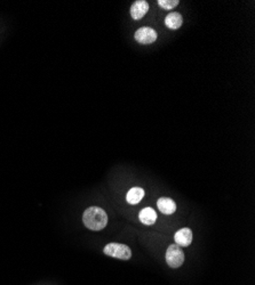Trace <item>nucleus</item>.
<instances>
[{
	"label": "nucleus",
	"instance_id": "obj_11",
	"mask_svg": "<svg viewBox=\"0 0 255 285\" xmlns=\"http://www.w3.org/2000/svg\"><path fill=\"white\" fill-rule=\"evenodd\" d=\"M157 4L164 9H173L180 4V1L179 0H158Z\"/></svg>",
	"mask_w": 255,
	"mask_h": 285
},
{
	"label": "nucleus",
	"instance_id": "obj_7",
	"mask_svg": "<svg viewBox=\"0 0 255 285\" xmlns=\"http://www.w3.org/2000/svg\"><path fill=\"white\" fill-rule=\"evenodd\" d=\"M157 206H158L160 212L164 215H172L176 211L175 202L169 198H160L157 201Z\"/></svg>",
	"mask_w": 255,
	"mask_h": 285
},
{
	"label": "nucleus",
	"instance_id": "obj_6",
	"mask_svg": "<svg viewBox=\"0 0 255 285\" xmlns=\"http://www.w3.org/2000/svg\"><path fill=\"white\" fill-rule=\"evenodd\" d=\"M175 244L179 247H189L192 243V232L190 228H181L180 231L175 233L174 235Z\"/></svg>",
	"mask_w": 255,
	"mask_h": 285
},
{
	"label": "nucleus",
	"instance_id": "obj_5",
	"mask_svg": "<svg viewBox=\"0 0 255 285\" xmlns=\"http://www.w3.org/2000/svg\"><path fill=\"white\" fill-rule=\"evenodd\" d=\"M148 11H149L148 1H146V0H137V1H135L132 5L129 13L133 19L139 21V19L145 17Z\"/></svg>",
	"mask_w": 255,
	"mask_h": 285
},
{
	"label": "nucleus",
	"instance_id": "obj_8",
	"mask_svg": "<svg viewBox=\"0 0 255 285\" xmlns=\"http://www.w3.org/2000/svg\"><path fill=\"white\" fill-rule=\"evenodd\" d=\"M182 23L183 17L180 13H169V14L165 17V25L168 29H171V30H178V29L181 28Z\"/></svg>",
	"mask_w": 255,
	"mask_h": 285
},
{
	"label": "nucleus",
	"instance_id": "obj_2",
	"mask_svg": "<svg viewBox=\"0 0 255 285\" xmlns=\"http://www.w3.org/2000/svg\"><path fill=\"white\" fill-rule=\"evenodd\" d=\"M103 252L109 257L120 259V260H129L132 258V250L129 247L122 243L107 244L103 249Z\"/></svg>",
	"mask_w": 255,
	"mask_h": 285
},
{
	"label": "nucleus",
	"instance_id": "obj_1",
	"mask_svg": "<svg viewBox=\"0 0 255 285\" xmlns=\"http://www.w3.org/2000/svg\"><path fill=\"white\" fill-rule=\"evenodd\" d=\"M83 221L91 231H102L108 224V215L100 206H90L84 212Z\"/></svg>",
	"mask_w": 255,
	"mask_h": 285
},
{
	"label": "nucleus",
	"instance_id": "obj_10",
	"mask_svg": "<svg viewBox=\"0 0 255 285\" xmlns=\"http://www.w3.org/2000/svg\"><path fill=\"white\" fill-rule=\"evenodd\" d=\"M143 198H145V189L141 187H133L127 193L126 201L129 204H137L142 201Z\"/></svg>",
	"mask_w": 255,
	"mask_h": 285
},
{
	"label": "nucleus",
	"instance_id": "obj_9",
	"mask_svg": "<svg viewBox=\"0 0 255 285\" xmlns=\"http://www.w3.org/2000/svg\"><path fill=\"white\" fill-rule=\"evenodd\" d=\"M139 219L143 225H153L157 221V214L152 208H145L139 214Z\"/></svg>",
	"mask_w": 255,
	"mask_h": 285
},
{
	"label": "nucleus",
	"instance_id": "obj_3",
	"mask_svg": "<svg viewBox=\"0 0 255 285\" xmlns=\"http://www.w3.org/2000/svg\"><path fill=\"white\" fill-rule=\"evenodd\" d=\"M165 259L169 267L179 268L184 263V253L178 244H171L166 250Z\"/></svg>",
	"mask_w": 255,
	"mask_h": 285
},
{
	"label": "nucleus",
	"instance_id": "obj_4",
	"mask_svg": "<svg viewBox=\"0 0 255 285\" xmlns=\"http://www.w3.org/2000/svg\"><path fill=\"white\" fill-rule=\"evenodd\" d=\"M134 38H135V40L139 42V44L150 45V44H153V42L157 40V38H158V34H157V31L153 30L152 28L143 27L135 31Z\"/></svg>",
	"mask_w": 255,
	"mask_h": 285
}]
</instances>
